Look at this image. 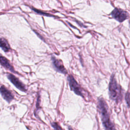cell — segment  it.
Returning <instances> with one entry per match:
<instances>
[{
  "mask_svg": "<svg viewBox=\"0 0 130 130\" xmlns=\"http://www.w3.org/2000/svg\"><path fill=\"white\" fill-rule=\"evenodd\" d=\"M98 109L105 130H117L111 120L108 105L102 98L98 99Z\"/></svg>",
  "mask_w": 130,
  "mask_h": 130,
  "instance_id": "6da1fadb",
  "label": "cell"
},
{
  "mask_svg": "<svg viewBox=\"0 0 130 130\" xmlns=\"http://www.w3.org/2000/svg\"><path fill=\"white\" fill-rule=\"evenodd\" d=\"M109 94L110 98L116 103L120 101L122 98L121 88L117 84L114 74L111 76L109 85Z\"/></svg>",
  "mask_w": 130,
  "mask_h": 130,
  "instance_id": "7a4b0ae2",
  "label": "cell"
},
{
  "mask_svg": "<svg viewBox=\"0 0 130 130\" xmlns=\"http://www.w3.org/2000/svg\"><path fill=\"white\" fill-rule=\"evenodd\" d=\"M67 80L68 81L71 90L73 91L77 95H80L83 98L84 95L83 94L82 89L80 86L74 79V77L71 75H69L67 77Z\"/></svg>",
  "mask_w": 130,
  "mask_h": 130,
  "instance_id": "3957f363",
  "label": "cell"
},
{
  "mask_svg": "<svg viewBox=\"0 0 130 130\" xmlns=\"http://www.w3.org/2000/svg\"><path fill=\"white\" fill-rule=\"evenodd\" d=\"M111 15L113 18L120 22L124 21L128 17V14L126 11L117 8H115L111 12Z\"/></svg>",
  "mask_w": 130,
  "mask_h": 130,
  "instance_id": "277c9868",
  "label": "cell"
},
{
  "mask_svg": "<svg viewBox=\"0 0 130 130\" xmlns=\"http://www.w3.org/2000/svg\"><path fill=\"white\" fill-rule=\"evenodd\" d=\"M7 78L17 88H18V89L22 91H26L27 89L25 87V85L14 75L11 73H9L7 75Z\"/></svg>",
  "mask_w": 130,
  "mask_h": 130,
  "instance_id": "5b68a950",
  "label": "cell"
},
{
  "mask_svg": "<svg viewBox=\"0 0 130 130\" xmlns=\"http://www.w3.org/2000/svg\"><path fill=\"white\" fill-rule=\"evenodd\" d=\"M51 60L52 62V64L54 67V69L57 71L58 72L61 73L62 74H63L64 75L67 74V71L64 68L62 62L57 58H56L55 57L52 56L51 57Z\"/></svg>",
  "mask_w": 130,
  "mask_h": 130,
  "instance_id": "8992f818",
  "label": "cell"
},
{
  "mask_svg": "<svg viewBox=\"0 0 130 130\" xmlns=\"http://www.w3.org/2000/svg\"><path fill=\"white\" fill-rule=\"evenodd\" d=\"M0 93L3 99L8 103H10L14 99V94L3 85L0 87Z\"/></svg>",
  "mask_w": 130,
  "mask_h": 130,
  "instance_id": "52a82bcc",
  "label": "cell"
},
{
  "mask_svg": "<svg viewBox=\"0 0 130 130\" xmlns=\"http://www.w3.org/2000/svg\"><path fill=\"white\" fill-rule=\"evenodd\" d=\"M0 47L5 52H9L11 49L7 40L4 38H0Z\"/></svg>",
  "mask_w": 130,
  "mask_h": 130,
  "instance_id": "ba28073f",
  "label": "cell"
},
{
  "mask_svg": "<svg viewBox=\"0 0 130 130\" xmlns=\"http://www.w3.org/2000/svg\"><path fill=\"white\" fill-rule=\"evenodd\" d=\"M31 9L32 10H33L35 12H36V13L38 14H40V15H45V16H48V17H56L55 16H54V15H51L50 14H49V13H45L44 12H43V11H41L40 10H39L36 8H32V7H31Z\"/></svg>",
  "mask_w": 130,
  "mask_h": 130,
  "instance_id": "9c48e42d",
  "label": "cell"
},
{
  "mask_svg": "<svg viewBox=\"0 0 130 130\" xmlns=\"http://www.w3.org/2000/svg\"><path fill=\"white\" fill-rule=\"evenodd\" d=\"M50 124L54 130H62L61 127L56 122H52L50 123Z\"/></svg>",
  "mask_w": 130,
  "mask_h": 130,
  "instance_id": "30bf717a",
  "label": "cell"
},
{
  "mask_svg": "<svg viewBox=\"0 0 130 130\" xmlns=\"http://www.w3.org/2000/svg\"><path fill=\"white\" fill-rule=\"evenodd\" d=\"M125 101L128 107H130V93L127 92L125 94Z\"/></svg>",
  "mask_w": 130,
  "mask_h": 130,
  "instance_id": "8fae6325",
  "label": "cell"
},
{
  "mask_svg": "<svg viewBox=\"0 0 130 130\" xmlns=\"http://www.w3.org/2000/svg\"><path fill=\"white\" fill-rule=\"evenodd\" d=\"M40 95H39L38 97V99H37V104H36V109L35 111V113L40 108Z\"/></svg>",
  "mask_w": 130,
  "mask_h": 130,
  "instance_id": "7c38bea8",
  "label": "cell"
},
{
  "mask_svg": "<svg viewBox=\"0 0 130 130\" xmlns=\"http://www.w3.org/2000/svg\"><path fill=\"white\" fill-rule=\"evenodd\" d=\"M68 129H69V130H74V129L72 128V127H71V126H68Z\"/></svg>",
  "mask_w": 130,
  "mask_h": 130,
  "instance_id": "4fadbf2b",
  "label": "cell"
},
{
  "mask_svg": "<svg viewBox=\"0 0 130 130\" xmlns=\"http://www.w3.org/2000/svg\"><path fill=\"white\" fill-rule=\"evenodd\" d=\"M2 57H3V56L2 55H1L0 54V60H1V58H2Z\"/></svg>",
  "mask_w": 130,
  "mask_h": 130,
  "instance_id": "5bb4252c",
  "label": "cell"
},
{
  "mask_svg": "<svg viewBox=\"0 0 130 130\" xmlns=\"http://www.w3.org/2000/svg\"><path fill=\"white\" fill-rule=\"evenodd\" d=\"M129 24H130V22H129ZM129 26H130V25H129Z\"/></svg>",
  "mask_w": 130,
  "mask_h": 130,
  "instance_id": "9a60e30c",
  "label": "cell"
}]
</instances>
